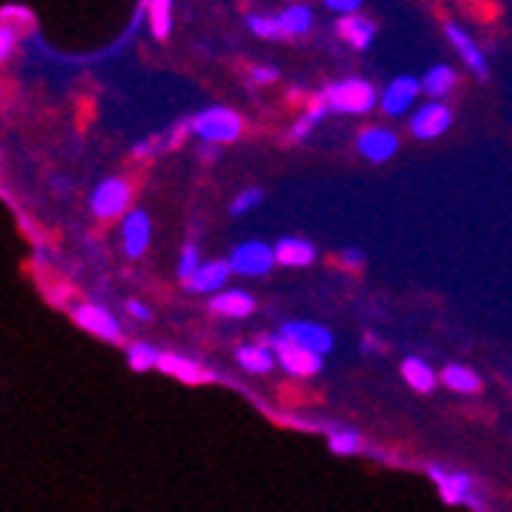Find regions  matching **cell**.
Instances as JSON below:
<instances>
[{"label":"cell","mask_w":512,"mask_h":512,"mask_svg":"<svg viewBox=\"0 0 512 512\" xmlns=\"http://www.w3.org/2000/svg\"><path fill=\"white\" fill-rule=\"evenodd\" d=\"M338 261H341L347 270H359V267H362V261H365V255H362L359 249H347V252H341V255H338Z\"/></svg>","instance_id":"obj_35"},{"label":"cell","mask_w":512,"mask_h":512,"mask_svg":"<svg viewBox=\"0 0 512 512\" xmlns=\"http://www.w3.org/2000/svg\"><path fill=\"white\" fill-rule=\"evenodd\" d=\"M19 224H22V230H25V234H28V237L34 240V243H40V240H37V230H34V224H31V221H28L25 215H19Z\"/></svg>","instance_id":"obj_40"},{"label":"cell","mask_w":512,"mask_h":512,"mask_svg":"<svg viewBox=\"0 0 512 512\" xmlns=\"http://www.w3.org/2000/svg\"><path fill=\"white\" fill-rule=\"evenodd\" d=\"M203 267V261H200V252H197V246H184V252H181V261H178V279L181 283H191L194 279V273Z\"/></svg>","instance_id":"obj_29"},{"label":"cell","mask_w":512,"mask_h":512,"mask_svg":"<svg viewBox=\"0 0 512 512\" xmlns=\"http://www.w3.org/2000/svg\"><path fill=\"white\" fill-rule=\"evenodd\" d=\"M126 310H129V316H132V319H151V310H148L145 304H138V301H129V304H126Z\"/></svg>","instance_id":"obj_37"},{"label":"cell","mask_w":512,"mask_h":512,"mask_svg":"<svg viewBox=\"0 0 512 512\" xmlns=\"http://www.w3.org/2000/svg\"><path fill=\"white\" fill-rule=\"evenodd\" d=\"M230 273H234L230 261H206V264L194 273V279L188 283V289H191V292H215V295H218V289L227 286V276H230Z\"/></svg>","instance_id":"obj_17"},{"label":"cell","mask_w":512,"mask_h":512,"mask_svg":"<svg viewBox=\"0 0 512 512\" xmlns=\"http://www.w3.org/2000/svg\"><path fill=\"white\" fill-rule=\"evenodd\" d=\"M279 25H283L286 37H301V34H307L313 28V13L304 4H292V7H286L283 13H279Z\"/></svg>","instance_id":"obj_23"},{"label":"cell","mask_w":512,"mask_h":512,"mask_svg":"<svg viewBox=\"0 0 512 512\" xmlns=\"http://www.w3.org/2000/svg\"><path fill=\"white\" fill-rule=\"evenodd\" d=\"M279 335L292 344H298V347H304V350H310V353H319V356H325L335 347L332 332L325 329V325H316V322H286Z\"/></svg>","instance_id":"obj_7"},{"label":"cell","mask_w":512,"mask_h":512,"mask_svg":"<svg viewBox=\"0 0 512 512\" xmlns=\"http://www.w3.org/2000/svg\"><path fill=\"white\" fill-rule=\"evenodd\" d=\"M13 46H16V31H13V25H4L0 28V56H10L13 53Z\"/></svg>","instance_id":"obj_34"},{"label":"cell","mask_w":512,"mask_h":512,"mask_svg":"<svg viewBox=\"0 0 512 512\" xmlns=\"http://www.w3.org/2000/svg\"><path fill=\"white\" fill-rule=\"evenodd\" d=\"M249 31L258 34V37H267V40H276V37H286L283 34V25H279V16H249L246 19Z\"/></svg>","instance_id":"obj_27"},{"label":"cell","mask_w":512,"mask_h":512,"mask_svg":"<svg viewBox=\"0 0 512 512\" xmlns=\"http://www.w3.org/2000/svg\"><path fill=\"white\" fill-rule=\"evenodd\" d=\"M454 83H457V74H454V68H448V65H433V68L427 71V77L421 80L424 92H427V96H433V102L442 99V96H448V92L454 89Z\"/></svg>","instance_id":"obj_22"},{"label":"cell","mask_w":512,"mask_h":512,"mask_svg":"<svg viewBox=\"0 0 512 512\" xmlns=\"http://www.w3.org/2000/svg\"><path fill=\"white\" fill-rule=\"evenodd\" d=\"M319 96L325 105H329V111H338V114H368L378 102V92L371 89V83H365L359 77L329 83Z\"/></svg>","instance_id":"obj_1"},{"label":"cell","mask_w":512,"mask_h":512,"mask_svg":"<svg viewBox=\"0 0 512 512\" xmlns=\"http://www.w3.org/2000/svg\"><path fill=\"white\" fill-rule=\"evenodd\" d=\"M74 322L83 332L96 335L102 341H120V322L114 319V313H108L99 304H80L74 307Z\"/></svg>","instance_id":"obj_8"},{"label":"cell","mask_w":512,"mask_h":512,"mask_svg":"<svg viewBox=\"0 0 512 512\" xmlns=\"http://www.w3.org/2000/svg\"><path fill=\"white\" fill-rule=\"evenodd\" d=\"M188 132H194V120H175L166 132H163V142H166V151L178 148L184 138H188Z\"/></svg>","instance_id":"obj_30"},{"label":"cell","mask_w":512,"mask_h":512,"mask_svg":"<svg viewBox=\"0 0 512 512\" xmlns=\"http://www.w3.org/2000/svg\"><path fill=\"white\" fill-rule=\"evenodd\" d=\"M129 200H132V191H129V184L123 181V178H105L96 191H92V197H89V209H92V215L96 218H105V221H111V218H117V215H129L126 209H129Z\"/></svg>","instance_id":"obj_3"},{"label":"cell","mask_w":512,"mask_h":512,"mask_svg":"<svg viewBox=\"0 0 512 512\" xmlns=\"http://www.w3.org/2000/svg\"><path fill=\"white\" fill-rule=\"evenodd\" d=\"M325 7H329L332 13H338L344 19V16H356L359 13V0H329Z\"/></svg>","instance_id":"obj_33"},{"label":"cell","mask_w":512,"mask_h":512,"mask_svg":"<svg viewBox=\"0 0 512 512\" xmlns=\"http://www.w3.org/2000/svg\"><path fill=\"white\" fill-rule=\"evenodd\" d=\"M264 200V191H258V188H249V191H240V197L230 203V212L234 215H246L249 209H255L258 203Z\"/></svg>","instance_id":"obj_31"},{"label":"cell","mask_w":512,"mask_h":512,"mask_svg":"<svg viewBox=\"0 0 512 512\" xmlns=\"http://www.w3.org/2000/svg\"><path fill=\"white\" fill-rule=\"evenodd\" d=\"M338 34L353 46V50H368L371 40H375V25H371L368 19H362V16L356 13V16L338 19Z\"/></svg>","instance_id":"obj_18"},{"label":"cell","mask_w":512,"mask_h":512,"mask_svg":"<svg viewBox=\"0 0 512 512\" xmlns=\"http://www.w3.org/2000/svg\"><path fill=\"white\" fill-rule=\"evenodd\" d=\"M194 132L203 138V145H227L240 138L243 120L230 108H206L194 117Z\"/></svg>","instance_id":"obj_2"},{"label":"cell","mask_w":512,"mask_h":512,"mask_svg":"<svg viewBox=\"0 0 512 512\" xmlns=\"http://www.w3.org/2000/svg\"><path fill=\"white\" fill-rule=\"evenodd\" d=\"M157 368L163 371V375H172V378H178L181 384H191V387L206 384V381H212V378H215L212 371H206L200 362L184 359V356H175V353H163Z\"/></svg>","instance_id":"obj_13"},{"label":"cell","mask_w":512,"mask_h":512,"mask_svg":"<svg viewBox=\"0 0 512 512\" xmlns=\"http://www.w3.org/2000/svg\"><path fill=\"white\" fill-rule=\"evenodd\" d=\"M157 151H166L163 135L148 138V142H142V145H135V148H132V157H135V160H148V157H151V154H157Z\"/></svg>","instance_id":"obj_32"},{"label":"cell","mask_w":512,"mask_h":512,"mask_svg":"<svg viewBox=\"0 0 512 512\" xmlns=\"http://www.w3.org/2000/svg\"><path fill=\"white\" fill-rule=\"evenodd\" d=\"M200 157H203L206 163L218 160V145H200Z\"/></svg>","instance_id":"obj_38"},{"label":"cell","mask_w":512,"mask_h":512,"mask_svg":"<svg viewBox=\"0 0 512 512\" xmlns=\"http://www.w3.org/2000/svg\"><path fill=\"white\" fill-rule=\"evenodd\" d=\"M148 7V22H151V34L157 40H166L172 34V4L169 0H151Z\"/></svg>","instance_id":"obj_24"},{"label":"cell","mask_w":512,"mask_h":512,"mask_svg":"<svg viewBox=\"0 0 512 512\" xmlns=\"http://www.w3.org/2000/svg\"><path fill=\"white\" fill-rule=\"evenodd\" d=\"M442 384L448 390H454V393H476L482 387L476 371L467 368V365H457V362H451V365L442 368Z\"/></svg>","instance_id":"obj_21"},{"label":"cell","mask_w":512,"mask_h":512,"mask_svg":"<svg viewBox=\"0 0 512 512\" xmlns=\"http://www.w3.org/2000/svg\"><path fill=\"white\" fill-rule=\"evenodd\" d=\"M362 350H365V353H375V350H381L378 338H375V335H365V338H362Z\"/></svg>","instance_id":"obj_39"},{"label":"cell","mask_w":512,"mask_h":512,"mask_svg":"<svg viewBox=\"0 0 512 512\" xmlns=\"http://www.w3.org/2000/svg\"><path fill=\"white\" fill-rule=\"evenodd\" d=\"M430 479L436 482V491L445 503L457 506V503H467L473 506L476 512L485 509V503L473 494V479L467 473H448L442 467H430Z\"/></svg>","instance_id":"obj_5"},{"label":"cell","mask_w":512,"mask_h":512,"mask_svg":"<svg viewBox=\"0 0 512 512\" xmlns=\"http://www.w3.org/2000/svg\"><path fill=\"white\" fill-rule=\"evenodd\" d=\"M279 77V71L276 68H270V65H258V68H252V80L255 83H273Z\"/></svg>","instance_id":"obj_36"},{"label":"cell","mask_w":512,"mask_h":512,"mask_svg":"<svg viewBox=\"0 0 512 512\" xmlns=\"http://www.w3.org/2000/svg\"><path fill=\"white\" fill-rule=\"evenodd\" d=\"M227 261H230V267H234V273H240V276H264L273 270L276 252H273V246H267L261 240H249V243L237 246Z\"/></svg>","instance_id":"obj_6"},{"label":"cell","mask_w":512,"mask_h":512,"mask_svg":"<svg viewBox=\"0 0 512 512\" xmlns=\"http://www.w3.org/2000/svg\"><path fill=\"white\" fill-rule=\"evenodd\" d=\"M448 126H451V111L442 102H430L411 114V135L421 138V142L439 138L442 132H448Z\"/></svg>","instance_id":"obj_10"},{"label":"cell","mask_w":512,"mask_h":512,"mask_svg":"<svg viewBox=\"0 0 512 512\" xmlns=\"http://www.w3.org/2000/svg\"><path fill=\"white\" fill-rule=\"evenodd\" d=\"M273 252H276V264H283V267H310L316 258L313 243L301 237H283L273 246Z\"/></svg>","instance_id":"obj_16"},{"label":"cell","mask_w":512,"mask_h":512,"mask_svg":"<svg viewBox=\"0 0 512 512\" xmlns=\"http://www.w3.org/2000/svg\"><path fill=\"white\" fill-rule=\"evenodd\" d=\"M325 114H329V105L322 102V96H316V102H313V105L301 114V120L292 126V132H289V135H292V142H304V138L310 135V129L319 126Z\"/></svg>","instance_id":"obj_25"},{"label":"cell","mask_w":512,"mask_h":512,"mask_svg":"<svg viewBox=\"0 0 512 512\" xmlns=\"http://www.w3.org/2000/svg\"><path fill=\"white\" fill-rule=\"evenodd\" d=\"M329 445L335 454H356V451H362V436L353 430H335L329 436Z\"/></svg>","instance_id":"obj_28"},{"label":"cell","mask_w":512,"mask_h":512,"mask_svg":"<svg viewBox=\"0 0 512 512\" xmlns=\"http://www.w3.org/2000/svg\"><path fill=\"white\" fill-rule=\"evenodd\" d=\"M120 240H123V252H126L129 258H142V255L148 252V243H151V218H148V212L132 209V212L123 218Z\"/></svg>","instance_id":"obj_9"},{"label":"cell","mask_w":512,"mask_h":512,"mask_svg":"<svg viewBox=\"0 0 512 512\" xmlns=\"http://www.w3.org/2000/svg\"><path fill=\"white\" fill-rule=\"evenodd\" d=\"M267 347L276 353V362L283 365L289 375H298V378H310V375H319L322 371V356L319 353H310L292 341H286L283 335H276L267 341Z\"/></svg>","instance_id":"obj_4"},{"label":"cell","mask_w":512,"mask_h":512,"mask_svg":"<svg viewBox=\"0 0 512 512\" xmlns=\"http://www.w3.org/2000/svg\"><path fill=\"white\" fill-rule=\"evenodd\" d=\"M445 34H448V40L454 43V50L460 53V59H463V65H467L476 77H488V68H485V56H482V50L473 43V37L463 31L460 25H454V22H448L445 25Z\"/></svg>","instance_id":"obj_14"},{"label":"cell","mask_w":512,"mask_h":512,"mask_svg":"<svg viewBox=\"0 0 512 512\" xmlns=\"http://www.w3.org/2000/svg\"><path fill=\"white\" fill-rule=\"evenodd\" d=\"M212 313L227 316V319H243L255 313V298L243 289H224L212 298Z\"/></svg>","instance_id":"obj_15"},{"label":"cell","mask_w":512,"mask_h":512,"mask_svg":"<svg viewBox=\"0 0 512 512\" xmlns=\"http://www.w3.org/2000/svg\"><path fill=\"white\" fill-rule=\"evenodd\" d=\"M237 362L246 371H252V375H267V371L276 365V353L264 341L261 344H246V347L237 350Z\"/></svg>","instance_id":"obj_19"},{"label":"cell","mask_w":512,"mask_h":512,"mask_svg":"<svg viewBox=\"0 0 512 512\" xmlns=\"http://www.w3.org/2000/svg\"><path fill=\"white\" fill-rule=\"evenodd\" d=\"M402 378L411 390L417 393H430L436 387V371L424 362V359H417V356H408L402 362Z\"/></svg>","instance_id":"obj_20"},{"label":"cell","mask_w":512,"mask_h":512,"mask_svg":"<svg viewBox=\"0 0 512 512\" xmlns=\"http://www.w3.org/2000/svg\"><path fill=\"white\" fill-rule=\"evenodd\" d=\"M356 148H359V154H362L365 160H371V163H384V160H390V157L396 154L399 142H396V135H393L390 129L368 126V129L359 132Z\"/></svg>","instance_id":"obj_11"},{"label":"cell","mask_w":512,"mask_h":512,"mask_svg":"<svg viewBox=\"0 0 512 512\" xmlns=\"http://www.w3.org/2000/svg\"><path fill=\"white\" fill-rule=\"evenodd\" d=\"M424 86L417 83L414 77H396L393 83H387V89L381 92V108L387 117H402L411 102L417 99V92H421Z\"/></svg>","instance_id":"obj_12"},{"label":"cell","mask_w":512,"mask_h":512,"mask_svg":"<svg viewBox=\"0 0 512 512\" xmlns=\"http://www.w3.org/2000/svg\"><path fill=\"white\" fill-rule=\"evenodd\" d=\"M160 356L163 353H157L151 344H132L129 347V365H132V371H148V368H157L160 365Z\"/></svg>","instance_id":"obj_26"}]
</instances>
